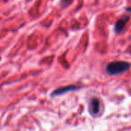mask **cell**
Listing matches in <instances>:
<instances>
[{
	"instance_id": "1",
	"label": "cell",
	"mask_w": 131,
	"mask_h": 131,
	"mask_svg": "<svg viewBox=\"0 0 131 131\" xmlns=\"http://www.w3.org/2000/svg\"><path fill=\"white\" fill-rule=\"evenodd\" d=\"M130 67V64L125 61H113L107 64L106 70L109 75L115 76L126 72Z\"/></svg>"
},
{
	"instance_id": "2",
	"label": "cell",
	"mask_w": 131,
	"mask_h": 131,
	"mask_svg": "<svg viewBox=\"0 0 131 131\" xmlns=\"http://www.w3.org/2000/svg\"><path fill=\"white\" fill-rule=\"evenodd\" d=\"M101 107V103L100 99L94 97L92 98L89 103V111L92 116H96L100 113Z\"/></svg>"
},
{
	"instance_id": "3",
	"label": "cell",
	"mask_w": 131,
	"mask_h": 131,
	"mask_svg": "<svg viewBox=\"0 0 131 131\" xmlns=\"http://www.w3.org/2000/svg\"><path fill=\"white\" fill-rule=\"evenodd\" d=\"M80 88H81L80 86H75V85H69V86H67L60 87V88H58V89L55 90L52 93L51 96H60V95L65 94V93H69V92L78 90H80Z\"/></svg>"
},
{
	"instance_id": "4",
	"label": "cell",
	"mask_w": 131,
	"mask_h": 131,
	"mask_svg": "<svg viewBox=\"0 0 131 131\" xmlns=\"http://www.w3.org/2000/svg\"><path fill=\"white\" fill-rule=\"evenodd\" d=\"M129 15H124L119 19H118L114 25V30L116 33H120L124 29L126 23L129 22Z\"/></svg>"
},
{
	"instance_id": "5",
	"label": "cell",
	"mask_w": 131,
	"mask_h": 131,
	"mask_svg": "<svg viewBox=\"0 0 131 131\" xmlns=\"http://www.w3.org/2000/svg\"><path fill=\"white\" fill-rule=\"evenodd\" d=\"M69 0H62V3H68Z\"/></svg>"
}]
</instances>
